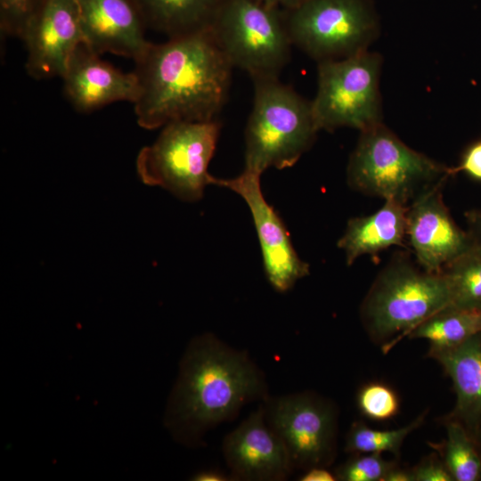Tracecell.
I'll list each match as a JSON object with an SVG mask.
<instances>
[{"label": "cell", "instance_id": "27", "mask_svg": "<svg viewBox=\"0 0 481 481\" xmlns=\"http://www.w3.org/2000/svg\"><path fill=\"white\" fill-rule=\"evenodd\" d=\"M450 175L459 172L481 182V139L475 141L464 151L460 163L449 168Z\"/></svg>", "mask_w": 481, "mask_h": 481}, {"label": "cell", "instance_id": "15", "mask_svg": "<svg viewBox=\"0 0 481 481\" xmlns=\"http://www.w3.org/2000/svg\"><path fill=\"white\" fill-rule=\"evenodd\" d=\"M61 78L67 99L82 113L115 102L134 104L139 95V83L134 71L123 72L102 61L86 43L76 48Z\"/></svg>", "mask_w": 481, "mask_h": 481}, {"label": "cell", "instance_id": "13", "mask_svg": "<svg viewBox=\"0 0 481 481\" xmlns=\"http://www.w3.org/2000/svg\"><path fill=\"white\" fill-rule=\"evenodd\" d=\"M444 183L420 193L407 211L406 236L418 265L432 273H441L477 243L451 216L442 197Z\"/></svg>", "mask_w": 481, "mask_h": 481}, {"label": "cell", "instance_id": "1", "mask_svg": "<svg viewBox=\"0 0 481 481\" xmlns=\"http://www.w3.org/2000/svg\"><path fill=\"white\" fill-rule=\"evenodd\" d=\"M135 62L138 125L156 129L175 121H210L223 109L233 66L211 28L152 44Z\"/></svg>", "mask_w": 481, "mask_h": 481}, {"label": "cell", "instance_id": "28", "mask_svg": "<svg viewBox=\"0 0 481 481\" xmlns=\"http://www.w3.org/2000/svg\"><path fill=\"white\" fill-rule=\"evenodd\" d=\"M412 471L415 481H453L444 462L436 458L426 459Z\"/></svg>", "mask_w": 481, "mask_h": 481}, {"label": "cell", "instance_id": "21", "mask_svg": "<svg viewBox=\"0 0 481 481\" xmlns=\"http://www.w3.org/2000/svg\"><path fill=\"white\" fill-rule=\"evenodd\" d=\"M442 273L450 287V307L481 311V242L446 265Z\"/></svg>", "mask_w": 481, "mask_h": 481}, {"label": "cell", "instance_id": "8", "mask_svg": "<svg viewBox=\"0 0 481 481\" xmlns=\"http://www.w3.org/2000/svg\"><path fill=\"white\" fill-rule=\"evenodd\" d=\"M382 62L379 53L369 50L318 62L312 107L319 130L352 127L361 132L382 123Z\"/></svg>", "mask_w": 481, "mask_h": 481}, {"label": "cell", "instance_id": "12", "mask_svg": "<svg viewBox=\"0 0 481 481\" xmlns=\"http://www.w3.org/2000/svg\"><path fill=\"white\" fill-rule=\"evenodd\" d=\"M19 37L30 77H61L72 53L84 43L76 0H38Z\"/></svg>", "mask_w": 481, "mask_h": 481}, {"label": "cell", "instance_id": "20", "mask_svg": "<svg viewBox=\"0 0 481 481\" xmlns=\"http://www.w3.org/2000/svg\"><path fill=\"white\" fill-rule=\"evenodd\" d=\"M481 333V311L447 306L413 329L409 335L430 343V351L454 347Z\"/></svg>", "mask_w": 481, "mask_h": 481}, {"label": "cell", "instance_id": "10", "mask_svg": "<svg viewBox=\"0 0 481 481\" xmlns=\"http://www.w3.org/2000/svg\"><path fill=\"white\" fill-rule=\"evenodd\" d=\"M268 425L283 442L293 468L326 467L335 451L336 413L311 394L267 397L263 404Z\"/></svg>", "mask_w": 481, "mask_h": 481}, {"label": "cell", "instance_id": "17", "mask_svg": "<svg viewBox=\"0 0 481 481\" xmlns=\"http://www.w3.org/2000/svg\"><path fill=\"white\" fill-rule=\"evenodd\" d=\"M450 377L456 402L450 418L475 435L481 425V333L445 350L430 351Z\"/></svg>", "mask_w": 481, "mask_h": 481}, {"label": "cell", "instance_id": "18", "mask_svg": "<svg viewBox=\"0 0 481 481\" xmlns=\"http://www.w3.org/2000/svg\"><path fill=\"white\" fill-rule=\"evenodd\" d=\"M409 205L396 200H385L373 214L348 220L338 247L352 265L363 255H375L391 246L403 245L406 236Z\"/></svg>", "mask_w": 481, "mask_h": 481}, {"label": "cell", "instance_id": "6", "mask_svg": "<svg viewBox=\"0 0 481 481\" xmlns=\"http://www.w3.org/2000/svg\"><path fill=\"white\" fill-rule=\"evenodd\" d=\"M221 124L210 121H175L163 126L156 141L143 147L136 171L144 184L161 187L178 199L200 200L216 177L208 171Z\"/></svg>", "mask_w": 481, "mask_h": 481}, {"label": "cell", "instance_id": "4", "mask_svg": "<svg viewBox=\"0 0 481 481\" xmlns=\"http://www.w3.org/2000/svg\"><path fill=\"white\" fill-rule=\"evenodd\" d=\"M449 168L412 149L380 123L360 132L346 176L357 192L410 205L426 189L445 182Z\"/></svg>", "mask_w": 481, "mask_h": 481}, {"label": "cell", "instance_id": "11", "mask_svg": "<svg viewBox=\"0 0 481 481\" xmlns=\"http://www.w3.org/2000/svg\"><path fill=\"white\" fill-rule=\"evenodd\" d=\"M260 177L261 174L244 168L234 178L216 177L214 185L232 190L246 202L258 237L267 280L277 292L284 293L308 275L309 265L298 257L283 221L266 201Z\"/></svg>", "mask_w": 481, "mask_h": 481}, {"label": "cell", "instance_id": "3", "mask_svg": "<svg viewBox=\"0 0 481 481\" xmlns=\"http://www.w3.org/2000/svg\"><path fill=\"white\" fill-rule=\"evenodd\" d=\"M254 100L245 129V168L262 175L290 167L320 131L312 102L278 77L252 78Z\"/></svg>", "mask_w": 481, "mask_h": 481}, {"label": "cell", "instance_id": "14", "mask_svg": "<svg viewBox=\"0 0 481 481\" xmlns=\"http://www.w3.org/2000/svg\"><path fill=\"white\" fill-rule=\"evenodd\" d=\"M223 452L232 479L280 481L294 469L283 442L265 420L263 405L225 436Z\"/></svg>", "mask_w": 481, "mask_h": 481}, {"label": "cell", "instance_id": "33", "mask_svg": "<svg viewBox=\"0 0 481 481\" xmlns=\"http://www.w3.org/2000/svg\"><path fill=\"white\" fill-rule=\"evenodd\" d=\"M192 479L197 481H226L232 478L220 470L211 469L197 473Z\"/></svg>", "mask_w": 481, "mask_h": 481}, {"label": "cell", "instance_id": "25", "mask_svg": "<svg viewBox=\"0 0 481 481\" xmlns=\"http://www.w3.org/2000/svg\"><path fill=\"white\" fill-rule=\"evenodd\" d=\"M393 466L381 457V453H366L339 466L335 476L343 481H382Z\"/></svg>", "mask_w": 481, "mask_h": 481}, {"label": "cell", "instance_id": "32", "mask_svg": "<svg viewBox=\"0 0 481 481\" xmlns=\"http://www.w3.org/2000/svg\"><path fill=\"white\" fill-rule=\"evenodd\" d=\"M265 5L288 12L295 9L306 0H256Z\"/></svg>", "mask_w": 481, "mask_h": 481}, {"label": "cell", "instance_id": "24", "mask_svg": "<svg viewBox=\"0 0 481 481\" xmlns=\"http://www.w3.org/2000/svg\"><path fill=\"white\" fill-rule=\"evenodd\" d=\"M357 405L366 418L385 421L397 414L399 399L389 386L380 382H370L359 390Z\"/></svg>", "mask_w": 481, "mask_h": 481}, {"label": "cell", "instance_id": "5", "mask_svg": "<svg viewBox=\"0 0 481 481\" xmlns=\"http://www.w3.org/2000/svg\"><path fill=\"white\" fill-rule=\"evenodd\" d=\"M450 304V287L443 273H428L398 256L376 278L363 303L362 317L370 335L383 341L410 334Z\"/></svg>", "mask_w": 481, "mask_h": 481}, {"label": "cell", "instance_id": "2", "mask_svg": "<svg viewBox=\"0 0 481 481\" xmlns=\"http://www.w3.org/2000/svg\"><path fill=\"white\" fill-rule=\"evenodd\" d=\"M267 397L265 377L248 354L205 334L191 342L183 357L166 422L181 441L195 443L248 403Z\"/></svg>", "mask_w": 481, "mask_h": 481}, {"label": "cell", "instance_id": "16", "mask_svg": "<svg viewBox=\"0 0 481 481\" xmlns=\"http://www.w3.org/2000/svg\"><path fill=\"white\" fill-rule=\"evenodd\" d=\"M86 43L98 54L110 53L135 61L151 43L134 0H76Z\"/></svg>", "mask_w": 481, "mask_h": 481}, {"label": "cell", "instance_id": "29", "mask_svg": "<svg viewBox=\"0 0 481 481\" xmlns=\"http://www.w3.org/2000/svg\"><path fill=\"white\" fill-rule=\"evenodd\" d=\"M300 481H334L335 475L330 472L326 467H313L306 470L300 477Z\"/></svg>", "mask_w": 481, "mask_h": 481}, {"label": "cell", "instance_id": "19", "mask_svg": "<svg viewBox=\"0 0 481 481\" xmlns=\"http://www.w3.org/2000/svg\"><path fill=\"white\" fill-rule=\"evenodd\" d=\"M145 24L168 38L211 28L224 0H134Z\"/></svg>", "mask_w": 481, "mask_h": 481}, {"label": "cell", "instance_id": "26", "mask_svg": "<svg viewBox=\"0 0 481 481\" xmlns=\"http://www.w3.org/2000/svg\"><path fill=\"white\" fill-rule=\"evenodd\" d=\"M38 0H0L1 31L20 37Z\"/></svg>", "mask_w": 481, "mask_h": 481}, {"label": "cell", "instance_id": "31", "mask_svg": "<svg viewBox=\"0 0 481 481\" xmlns=\"http://www.w3.org/2000/svg\"><path fill=\"white\" fill-rule=\"evenodd\" d=\"M467 220L470 226L469 233L477 242H481V208L469 212Z\"/></svg>", "mask_w": 481, "mask_h": 481}, {"label": "cell", "instance_id": "7", "mask_svg": "<svg viewBox=\"0 0 481 481\" xmlns=\"http://www.w3.org/2000/svg\"><path fill=\"white\" fill-rule=\"evenodd\" d=\"M283 12L292 45L318 62L368 51L380 31L372 0H306Z\"/></svg>", "mask_w": 481, "mask_h": 481}, {"label": "cell", "instance_id": "9", "mask_svg": "<svg viewBox=\"0 0 481 481\" xmlns=\"http://www.w3.org/2000/svg\"><path fill=\"white\" fill-rule=\"evenodd\" d=\"M232 65L251 77H278L290 58L284 12L256 0H224L212 26Z\"/></svg>", "mask_w": 481, "mask_h": 481}, {"label": "cell", "instance_id": "34", "mask_svg": "<svg viewBox=\"0 0 481 481\" xmlns=\"http://www.w3.org/2000/svg\"><path fill=\"white\" fill-rule=\"evenodd\" d=\"M473 438L475 440V443H476V444L477 446V449L479 451V453L481 455V425L479 426L478 429L477 430V432L473 436Z\"/></svg>", "mask_w": 481, "mask_h": 481}, {"label": "cell", "instance_id": "23", "mask_svg": "<svg viewBox=\"0 0 481 481\" xmlns=\"http://www.w3.org/2000/svg\"><path fill=\"white\" fill-rule=\"evenodd\" d=\"M425 415L424 412L408 425L392 430L372 429L363 422H355L347 433L345 450L357 453L387 452L397 455L404 439L420 426Z\"/></svg>", "mask_w": 481, "mask_h": 481}, {"label": "cell", "instance_id": "22", "mask_svg": "<svg viewBox=\"0 0 481 481\" xmlns=\"http://www.w3.org/2000/svg\"><path fill=\"white\" fill-rule=\"evenodd\" d=\"M444 462L453 481L481 480V455L468 429L449 418L446 423Z\"/></svg>", "mask_w": 481, "mask_h": 481}, {"label": "cell", "instance_id": "30", "mask_svg": "<svg viewBox=\"0 0 481 481\" xmlns=\"http://www.w3.org/2000/svg\"><path fill=\"white\" fill-rule=\"evenodd\" d=\"M382 481H415L413 471L393 466L385 475Z\"/></svg>", "mask_w": 481, "mask_h": 481}]
</instances>
